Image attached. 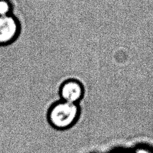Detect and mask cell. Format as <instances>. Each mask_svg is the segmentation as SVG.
Instances as JSON below:
<instances>
[{"label":"cell","mask_w":153,"mask_h":153,"mask_svg":"<svg viewBox=\"0 0 153 153\" xmlns=\"http://www.w3.org/2000/svg\"><path fill=\"white\" fill-rule=\"evenodd\" d=\"M80 113L78 104L70 103L61 100L49 107L47 118L52 128L62 130L74 125L79 118Z\"/></svg>","instance_id":"6da1fadb"},{"label":"cell","mask_w":153,"mask_h":153,"mask_svg":"<svg viewBox=\"0 0 153 153\" xmlns=\"http://www.w3.org/2000/svg\"><path fill=\"white\" fill-rule=\"evenodd\" d=\"M59 94L62 101L77 104L82 99L84 88L80 81L76 79H69L64 81L60 86Z\"/></svg>","instance_id":"3957f363"},{"label":"cell","mask_w":153,"mask_h":153,"mask_svg":"<svg viewBox=\"0 0 153 153\" xmlns=\"http://www.w3.org/2000/svg\"><path fill=\"white\" fill-rule=\"evenodd\" d=\"M20 31V22L15 16H0V46L12 43L19 36Z\"/></svg>","instance_id":"7a4b0ae2"},{"label":"cell","mask_w":153,"mask_h":153,"mask_svg":"<svg viewBox=\"0 0 153 153\" xmlns=\"http://www.w3.org/2000/svg\"><path fill=\"white\" fill-rule=\"evenodd\" d=\"M12 6L7 0H0V16H6L12 14Z\"/></svg>","instance_id":"277c9868"}]
</instances>
